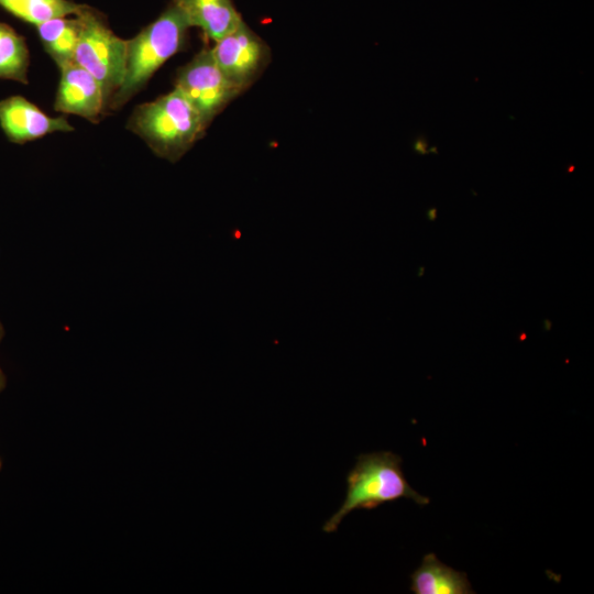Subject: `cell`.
Masks as SVG:
<instances>
[{
    "mask_svg": "<svg viewBox=\"0 0 594 594\" xmlns=\"http://www.w3.org/2000/svg\"><path fill=\"white\" fill-rule=\"evenodd\" d=\"M399 498L413 499L418 505L430 502L409 485L402 470L399 455L391 451L360 454L346 476L344 502L324 522L322 530L332 534L353 510L374 509Z\"/></svg>",
    "mask_w": 594,
    "mask_h": 594,
    "instance_id": "cell-1",
    "label": "cell"
},
{
    "mask_svg": "<svg viewBox=\"0 0 594 594\" xmlns=\"http://www.w3.org/2000/svg\"><path fill=\"white\" fill-rule=\"evenodd\" d=\"M128 128L156 155L174 163L204 135L208 125L185 96L174 88L136 107Z\"/></svg>",
    "mask_w": 594,
    "mask_h": 594,
    "instance_id": "cell-2",
    "label": "cell"
},
{
    "mask_svg": "<svg viewBox=\"0 0 594 594\" xmlns=\"http://www.w3.org/2000/svg\"><path fill=\"white\" fill-rule=\"evenodd\" d=\"M188 29L183 14L170 4L138 35L127 40L124 78L108 108H120L143 88L153 74L184 47Z\"/></svg>",
    "mask_w": 594,
    "mask_h": 594,
    "instance_id": "cell-3",
    "label": "cell"
},
{
    "mask_svg": "<svg viewBox=\"0 0 594 594\" xmlns=\"http://www.w3.org/2000/svg\"><path fill=\"white\" fill-rule=\"evenodd\" d=\"M77 16L80 31L74 62L97 79L108 108L124 78L127 40L117 36L87 6Z\"/></svg>",
    "mask_w": 594,
    "mask_h": 594,
    "instance_id": "cell-4",
    "label": "cell"
},
{
    "mask_svg": "<svg viewBox=\"0 0 594 594\" xmlns=\"http://www.w3.org/2000/svg\"><path fill=\"white\" fill-rule=\"evenodd\" d=\"M174 88L195 107L208 127L217 114L242 94L222 74L210 48L201 50L178 70Z\"/></svg>",
    "mask_w": 594,
    "mask_h": 594,
    "instance_id": "cell-5",
    "label": "cell"
},
{
    "mask_svg": "<svg viewBox=\"0 0 594 594\" xmlns=\"http://www.w3.org/2000/svg\"><path fill=\"white\" fill-rule=\"evenodd\" d=\"M210 50L222 74L241 92L255 82L271 62L270 46L244 21Z\"/></svg>",
    "mask_w": 594,
    "mask_h": 594,
    "instance_id": "cell-6",
    "label": "cell"
},
{
    "mask_svg": "<svg viewBox=\"0 0 594 594\" xmlns=\"http://www.w3.org/2000/svg\"><path fill=\"white\" fill-rule=\"evenodd\" d=\"M61 80L57 88L55 109L76 114L89 121L99 119L107 108L106 98L97 79L74 61L58 65Z\"/></svg>",
    "mask_w": 594,
    "mask_h": 594,
    "instance_id": "cell-7",
    "label": "cell"
},
{
    "mask_svg": "<svg viewBox=\"0 0 594 594\" xmlns=\"http://www.w3.org/2000/svg\"><path fill=\"white\" fill-rule=\"evenodd\" d=\"M0 125L11 142L22 144L53 132L73 131L63 118H53L21 96L0 101Z\"/></svg>",
    "mask_w": 594,
    "mask_h": 594,
    "instance_id": "cell-8",
    "label": "cell"
},
{
    "mask_svg": "<svg viewBox=\"0 0 594 594\" xmlns=\"http://www.w3.org/2000/svg\"><path fill=\"white\" fill-rule=\"evenodd\" d=\"M190 26L199 28L207 38L217 42L242 22L233 0H172Z\"/></svg>",
    "mask_w": 594,
    "mask_h": 594,
    "instance_id": "cell-9",
    "label": "cell"
},
{
    "mask_svg": "<svg viewBox=\"0 0 594 594\" xmlns=\"http://www.w3.org/2000/svg\"><path fill=\"white\" fill-rule=\"evenodd\" d=\"M410 591L415 594H473L464 572L441 562L435 553L422 558L421 564L411 573Z\"/></svg>",
    "mask_w": 594,
    "mask_h": 594,
    "instance_id": "cell-10",
    "label": "cell"
},
{
    "mask_svg": "<svg viewBox=\"0 0 594 594\" xmlns=\"http://www.w3.org/2000/svg\"><path fill=\"white\" fill-rule=\"evenodd\" d=\"M37 33L46 52L57 65L74 61L80 23L75 19L58 18L36 25Z\"/></svg>",
    "mask_w": 594,
    "mask_h": 594,
    "instance_id": "cell-11",
    "label": "cell"
},
{
    "mask_svg": "<svg viewBox=\"0 0 594 594\" xmlns=\"http://www.w3.org/2000/svg\"><path fill=\"white\" fill-rule=\"evenodd\" d=\"M29 61L24 38L4 24L0 30V78L28 84Z\"/></svg>",
    "mask_w": 594,
    "mask_h": 594,
    "instance_id": "cell-12",
    "label": "cell"
},
{
    "mask_svg": "<svg viewBox=\"0 0 594 594\" xmlns=\"http://www.w3.org/2000/svg\"><path fill=\"white\" fill-rule=\"evenodd\" d=\"M84 7L68 0H19L8 11L29 23L40 25L50 20L77 15Z\"/></svg>",
    "mask_w": 594,
    "mask_h": 594,
    "instance_id": "cell-13",
    "label": "cell"
},
{
    "mask_svg": "<svg viewBox=\"0 0 594 594\" xmlns=\"http://www.w3.org/2000/svg\"><path fill=\"white\" fill-rule=\"evenodd\" d=\"M428 146L427 140L425 136L419 135L416 141L414 142L413 148L415 152L419 154H427L428 151L426 150Z\"/></svg>",
    "mask_w": 594,
    "mask_h": 594,
    "instance_id": "cell-14",
    "label": "cell"
},
{
    "mask_svg": "<svg viewBox=\"0 0 594 594\" xmlns=\"http://www.w3.org/2000/svg\"><path fill=\"white\" fill-rule=\"evenodd\" d=\"M19 0H0V6L3 7L6 10H9L14 3H16Z\"/></svg>",
    "mask_w": 594,
    "mask_h": 594,
    "instance_id": "cell-15",
    "label": "cell"
},
{
    "mask_svg": "<svg viewBox=\"0 0 594 594\" xmlns=\"http://www.w3.org/2000/svg\"><path fill=\"white\" fill-rule=\"evenodd\" d=\"M6 383H7L6 375L3 371L0 369V393L4 389Z\"/></svg>",
    "mask_w": 594,
    "mask_h": 594,
    "instance_id": "cell-16",
    "label": "cell"
},
{
    "mask_svg": "<svg viewBox=\"0 0 594 594\" xmlns=\"http://www.w3.org/2000/svg\"><path fill=\"white\" fill-rule=\"evenodd\" d=\"M435 213H436V209H435V208L429 209L428 215H429V218H430V219H435Z\"/></svg>",
    "mask_w": 594,
    "mask_h": 594,
    "instance_id": "cell-17",
    "label": "cell"
},
{
    "mask_svg": "<svg viewBox=\"0 0 594 594\" xmlns=\"http://www.w3.org/2000/svg\"><path fill=\"white\" fill-rule=\"evenodd\" d=\"M2 337H3V328H2V324L0 323V341H1Z\"/></svg>",
    "mask_w": 594,
    "mask_h": 594,
    "instance_id": "cell-18",
    "label": "cell"
},
{
    "mask_svg": "<svg viewBox=\"0 0 594 594\" xmlns=\"http://www.w3.org/2000/svg\"><path fill=\"white\" fill-rule=\"evenodd\" d=\"M573 169H574V166H573V165L570 166V167H569V173H571Z\"/></svg>",
    "mask_w": 594,
    "mask_h": 594,
    "instance_id": "cell-19",
    "label": "cell"
},
{
    "mask_svg": "<svg viewBox=\"0 0 594 594\" xmlns=\"http://www.w3.org/2000/svg\"><path fill=\"white\" fill-rule=\"evenodd\" d=\"M4 24L0 23V30L3 28Z\"/></svg>",
    "mask_w": 594,
    "mask_h": 594,
    "instance_id": "cell-20",
    "label": "cell"
},
{
    "mask_svg": "<svg viewBox=\"0 0 594 594\" xmlns=\"http://www.w3.org/2000/svg\"><path fill=\"white\" fill-rule=\"evenodd\" d=\"M0 469H1V461H0Z\"/></svg>",
    "mask_w": 594,
    "mask_h": 594,
    "instance_id": "cell-21",
    "label": "cell"
}]
</instances>
